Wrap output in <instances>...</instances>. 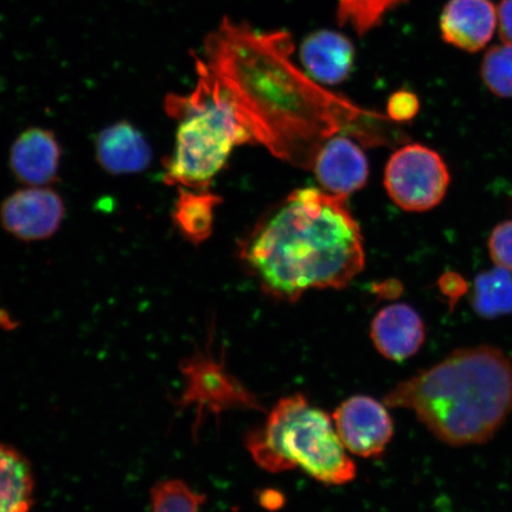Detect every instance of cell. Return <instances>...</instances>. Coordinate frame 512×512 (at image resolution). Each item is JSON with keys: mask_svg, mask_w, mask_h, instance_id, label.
Segmentation results:
<instances>
[{"mask_svg": "<svg viewBox=\"0 0 512 512\" xmlns=\"http://www.w3.org/2000/svg\"><path fill=\"white\" fill-rule=\"evenodd\" d=\"M355 46L348 36L334 30H318L305 37L299 57L310 78L326 86L341 85L355 63Z\"/></svg>", "mask_w": 512, "mask_h": 512, "instance_id": "cell-12", "label": "cell"}, {"mask_svg": "<svg viewBox=\"0 0 512 512\" xmlns=\"http://www.w3.org/2000/svg\"><path fill=\"white\" fill-rule=\"evenodd\" d=\"M313 171L322 190L348 198L367 184L369 163L360 146L339 136L320 146L313 159Z\"/></svg>", "mask_w": 512, "mask_h": 512, "instance_id": "cell-10", "label": "cell"}, {"mask_svg": "<svg viewBox=\"0 0 512 512\" xmlns=\"http://www.w3.org/2000/svg\"><path fill=\"white\" fill-rule=\"evenodd\" d=\"M485 86L499 98H512V44L492 48L482 64Z\"/></svg>", "mask_w": 512, "mask_h": 512, "instance_id": "cell-21", "label": "cell"}, {"mask_svg": "<svg viewBox=\"0 0 512 512\" xmlns=\"http://www.w3.org/2000/svg\"><path fill=\"white\" fill-rule=\"evenodd\" d=\"M207 496L182 479H166L151 490V512H200Z\"/></svg>", "mask_w": 512, "mask_h": 512, "instance_id": "cell-20", "label": "cell"}, {"mask_svg": "<svg viewBox=\"0 0 512 512\" xmlns=\"http://www.w3.org/2000/svg\"><path fill=\"white\" fill-rule=\"evenodd\" d=\"M374 347L389 361L402 362L418 354L426 339L424 320L412 306L393 304L377 312L370 325Z\"/></svg>", "mask_w": 512, "mask_h": 512, "instance_id": "cell-11", "label": "cell"}, {"mask_svg": "<svg viewBox=\"0 0 512 512\" xmlns=\"http://www.w3.org/2000/svg\"><path fill=\"white\" fill-rule=\"evenodd\" d=\"M339 439L354 456H382L394 435V424L386 403L371 396L355 395L343 401L332 416Z\"/></svg>", "mask_w": 512, "mask_h": 512, "instance_id": "cell-8", "label": "cell"}, {"mask_svg": "<svg viewBox=\"0 0 512 512\" xmlns=\"http://www.w3.org/2000/svg\"><path fill=\"white\" fill-rule=\"evenodd\" d=\"M383 402L414 412L447 445L488 443L512 414V360L492 345L457 349L396 384Z\"/></svg>", "mask_w": 512, "mask_h": 512, "instance_id": "cell-3", "label": "cell"}, {"mask_svg": "<svg viewBox=\"0 0 512 512\" xmlns=\"http://www.w3.org/2000/svg\"><path fill=\"white\" fill-rule=\"evenodd\" d=\"M60 162V144L44 128L24 131L11 146L10 168L28 187H47L59 174Z\"/></svg>", "mask_w": 512, "mask_h": 512, "instance_id": "cell-14", "label": "cell"}, {"mask_svg": "<svg viewBox=\"0 0 512 512\" xmlns=\"http://www.w3.org/2000/svg\"><path fill=\"white\" fill-rule=\"evenodd\" d=\"M246 447L267 472L300 469L324 485L348 484L357 475L334 420L303 394L280 399L265 424L248 432Z\"/></svg>", "mask_w": 512, "mask_h": 512, "instance_id": "cell-4", "label": "cell"}, {"mask_svg": "<svg viewBox=\"0 0 512 512\" xmlns=\"http://www.w3.org/2000/svg\"><path fill=\"white\" fill-rule=\"evenodd\" d=\"M471 303L478 316L494 319L512 313V274L502 267L478 275Z\"/></svg>", "mask_w": 512, "mask_h": 512, "instance_id": "cell-17", "label": "cell"}, {"mask_svg": "<svg viewBox=\"0 0 512 512\" xmlns=\"http://www.w3.org/2000/svg\"><path fill=\"white\" fill-rule=\"evenodd\" d=\"M450 183L443 157L421 144L401 147L384 170V188L390 200L408 213H424L438 207Z\"/></svg>", "mask_w": 512, "mask_h": 512, "instance_id": "cell-6", "label": "cell"}, {"mask_svg": "<svg viewBox=\"0 0 512 512\" xmlns=\"http://www.w3.org/2000/svg\"><path fill=\"white\" fill-rule=\"evenodd\" d=\"M497 21L503 42L512 44V0H503L499 5Z\"/></svg>", "mask_w": 512, "mask_h": 512, "instance_id": "cell-25", "label": "cell"}, {"mask_svg": "<svg viewBox=\"0 0 512 512\" xmlns=\"http://www.w3.org/2000/svg\"><path fill=\"white\" fill-rule=\"evenodd\" d=\"M345 200L299 189L255 224L240 256L267 296L296 303L309 290H343L363 271L361 228Z\"/></svg>", "mask_w": 512, "mask_h": 512, "instance_id": "cell-1", "label": "cell"}, {"mask_svg": "<svg viewBox=\"0 0 512 512\" xmlns=\"http://www.w3.org/2000/svg\"><path fill=\"white\" fill-rule=\"evenodd\" d=\"M202 60L238 106L255 140L261 124L329 120L349 102L324 91L294 66L290 32H262L224 18L204 41Z\"/></svg>", "mask_w": 512, "mask_h": 512, "instance_id": "cell-2", "label": "cell"}, {"mask_svg": "<svg viewBox=\"0 0 512 512\" xmlns=\"http://www.w3.org/2000/svg\"><path fill=\"white\" fill-rule=\"evenodd\" d=\"M34 496L35 478L28 459L0 443V512H30Z\"/></svg>", "mask_w": 512, "mask_h": 512, "instance_id": "cell-16", "label": "cell"}, {"mask_svg": "<svg viewBox=\"0 0 512 512\" xmlns=\"http://www.w3.org/2000/svg\"><path fill=\"white\" fill-rule=\"evenodd\" d=\"M95 151L102 169L112 175L139 174L152 162L149 142L125 121L104 128L96 138Z\"/></svg>", "mask_w": 512, "mask_h": 512, "instance_id": "cell-15", "label": "cell"}, {"mask_svg": "<svg viewBox=\"0 0 512 512\" xmlns=\"http://www.w3.org/2000/svg\"><path fill=\"white\" fill-rule=\"evenodd\" d=\"M497 12L489 0H448L440 18L444 41L469 53H477L491 41Z\"/></svg>", "mask_w": 512, "mask_h": 512, "instance_id": "cell-13", "label": "cell"}, {"mask_svg": "<svg viewBox=\"0 0 512 512\" xmlns=\"http://www.w3.org/2000/svg\"><path fill=\"white\" fill-rule=\"evenodd\" d=\"M262 507L268 510H278L284 505V497L274 491H266L260 498Z\"/></svg>", "mask_w": 512, "mask_h": 512, "instance_id": "cell-26", "label": "cell"}, {"mask_svg": "<svg viewBox=\"0 0 512 512\" xmlns=\"http://www.w3.org/2000/svg\"><path fill=\"white\" fill-rule=\"evenodd\" d=\"M488 246L496 266L512 272V220L499 223L492 230Z\"/></svg>", "mask_w": 512, "mask_h": 512, "instance_id": "cell-22", "label": "cell"}, {"mask_svg": "<svg viewBox=\"0 0 512 512\" xmlns=\"http://www.w3.org/2000/svg\"><path fill=\"white\" fill-rule=\"evenodd\" d=\"M407 0H338L339 27H351L360 37L379 27L387 12Z\"/></svg>", "mask_w": 512, "mask_h": 512, "instance_id": "cell-19", "label": "cell"}, {"mask_svg": "<svg viewBox=\"0 0 512 512\" xmlns=\"http://www.w3.org/2000/svg\"><path fill=\"white\" fill-rule=\"evenodd\" d=\"M420 102L418 96L409 91H399L390 96L387 114L390 120L396 123H407L419 113Z\"/></svg>", "mask_w": 512, "mask_h": 512, "instance_id": "cell-23", "label": "cell"}, {"mask_svg": "<svg viewBox=\"0 0 512 512\" xmlns=\"http://www.w3.org/2000/svg\"><path fill=\"white\" fill-rule=\"evenodd\" d=\"M198 85L189 96H172L182 113L168 177L192 189L207 188L236 146L255 140L232 96L206 64L196 57Z\"/></svg>", "mask_w": 512, "mask_h": 512, "instance_id": "cell-5", "label": "cell"}, {"mask_svg": "<svg viewBox=\"0 0 512 512\" xmlns=\"http://www.w3.org/2000/svg\"><path fill=\"white\" fill-rule=\"evenodd\" d=\"M217 203L219 197L182 191L175 217L179 229L189 240L202 242L209 238L213 229V211Z\"/></svg>", "mask_w": 512, "mask_h": 512, "instance_id": "cell-18", "label": "cell"}, {"mask_svg": "<svg viewBox=\"0 0 512 512\" xmlns=\"http://www.w3.org/2000/svg\"><path fill=\"white\" fill-rule=\"evenodd\" d=\"M438 284L441 293L448 298V302L452 306L456 305L458 300L469 291V285H467L463 275L456 272H446L439 279Z\"/></svg>", "mask_w": 512, "mask_h": 512, "instance_id": "cell-24", "label": "cell"}, {"mask_svg": "<svg viewBox=\"0 0 512 512\" xmlns=\"http://www.w3.org/2000/svg\"><path fill=\"white\" fill-rule=\"evenodd\" d=\"M66 213L57 192L46 187H28L14 192L0 207V222L11 235L24 241L53 236Z\"/></svg>", "mask_w": 512, "mask_h": 512, "instance_id": "cell-9", "label": "cell"}, {"mask_svg": "<svg viewBox=\"0 0 512 512\" xmlns=\"http://www.w3.org/2000/svg\"><path fill=\"white\" fill-rule=\"evenodd\" d=\"M181 370L187 379V387L179 398L178 407L195 406L197 422L204 412L221 414L235 407L260 411L255 396L224 369L223 363L216 362L211 352H196L182 362Z\"/></svg>", "mask_w": 512, "mask_h": 512, "instance_id": "cell-7", "label": "cell"}]
</instances>
